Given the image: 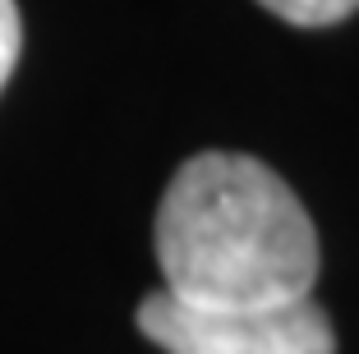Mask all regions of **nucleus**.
<instances>
[{
	"mask_svg": "<svg viewBox=\"0 0 359 354\" xmlns=\"http://www.w3.org/2000/svg\"><path fill=\"white\" fill-rule=\"evenodd\" d=\"M166 285L198 308H272L309 299L318 230L272 166L240 152H198L170 175L157 207Z\"/></svg>",
	"mask_w": 359,
	"mask_h": 354,
	"instance_id": "obj_1",
	"label": "nucleus"
},
{
	"mask_svg": "<svg viewBox=\"0 0 359 354\" xmlns=\"http://www.w3.org/2000/svg\"><path fill=\"white\" fill-rule=\"evenodd\" d=\"M258 5L295 28H327V23H341L359 10V0H258Z\"/></svg>",
	"mask_w": 359,
	"mask_h": 354,
	"instance_id": "obj_3",
	"label": "nucleus"
},
{
	"mask_svg": "<svg viewBox=\"0 0 359 354\" xmlns=\"http://www.w3.org/2000/svg\"><path fill=\"white\" fill-rule=\"evenodd\" d=\"M19 46H23L19 5H14V0H0V88L10 83L14 64H19Z\"/></svg>",
	"mask_w": 359,
	"mask_h": 354,
	"instance_id": "obj_4",
	"label": "nucleus"
},
{
	"mask_svg": "<svg viewBox=\"0 0 359 354\" xmlns=\"http://www.w3.org/2000/svg\"><path fill=\"white\" fill-rule=\"evenodd\" d=\"M134 322L166 354H337V332L313 299L272 308H198L157 290L138 304Z\"/></svg>",
	"mask_w": 359,
	"mask_h": 354,
	"instance_id": "obj_2",
	"label": "nucleus"
}]
</instances>
